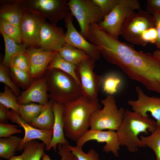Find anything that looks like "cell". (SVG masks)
I'll return each instance as SVG.
<instances>
[{
  "label": "cell",
  "instance_id": "2e32d148",
  "mask_svg": "<svg viewBox=\"0 0 160 160\" xmlns=\"http://www.w3.org/2000/svg\"><path fill=\"white\" fill-rule=\"evenodd\" d=\"M8 119L23 127L25 131V135L20 144L18 151L23 150V146L25 143L33 140L36 139L41 140L45 145L46 150L49 146L51 141L53 130L40 129L30 125L25 122L17 113L12 110L8 112Z\"/></svg>",
  "mask_w": 160,
  "mask_h": 160
},
{
  "label": "cell",
  "instance_id": "9a60e30c",
  "mask_svg": "<svg viewBox=\"0 0 160 160\" xmlns=\"http://www.w3.org/2000/svg\"><path fill=\"white\" fill-rule=\"evenodd\" d=\"M136 90L137 99L128 100V104L133 111L142 116H148V112H150L156 120V125H160V97L148 96L139 87Z\"/></svg>",
  "mask_w": 160,
  "mask_h": 160
},
{
  "label": "cell",
  "instance_id": "f546056e",
  "mask_svg": "<svg viewBox=\"0 0 160 160\" xmlns=\"http://www.w3.org/2000/svg\"><path fill=\"white\" fill-rule=\"evenodd\" d=\"M0 33L18 44L22 42V33L20 28L8 21L0 19Z\"/></svg>",
  "mask_w": 160,
  "mask_h": 160
},
{
  "label": "cell",
  "instance_id": "52a82bcc",
  "mask_svg": "<svg viewBox=\"0 0 160 160\" xmlns=\"http://www.w3.org/2000/svg\"><path fill=\"white\" fill-rule=\"evenodd\" d=\"M140 9L137 0H118L111 12L104 17L99 26L113 38L118 39L122 23L136 10Z\"/></svg>",
  "mask_w": 160,
  "mask_h": 160
},
{
  "label": "cell",
  "instance_id": "603a6c76",
  "mask_svg": "<svg viewBox=\"0 0 160 160\" xmlns=\"http://www.w3.org/2000/svg\"><path fill=\"white\" fill-rule=\"evenodd\" d=\"M58 53L65 60L76 66L90 57L83 51L66 44Z\"/></svg>",
  "mask_w": 160,
  "mask_h": 160
},
{
  "label": "cell",
  "instance_id": "6da1fadb",
  "mask_svg": "<svg viewBox=\"0 0 160 160\" xmlns=\"http://www.w3.org/2000/svg\"><path fill=\"white\" fill-rule=\"evenodd\" d=\"M105 59L130 79L160 94V60L153 53L137 51L132 45L114 39L108 47Z\"/></svg>",
  "mask_w": 160,
  "mask_h": 160
},
{
  "label": "cell",
  "instance_id": "1f68e13d",
  "mask_svg": "<svg viewBox=\"0 0 160 160\" xmlns=\"http://www.w3.org/2000/svg\"><path fill=\"white\" fill-rule=\"evenodd\" d=\"M66 146L78 160H100L99 154L94 149H90L86 153L83 151L82 148L69 145Z\"/></svg>",
  "mask_w": 160,
  "mask_h": 160
},
{
  "label": "cell",
  "instance_id": "cb8c5ba5",
  "mask_svg": "<svg viewBox=\"0 0 160 160\" xmlns=\"http://www.w3.org/2000/svg\"><path fill=\"white\" fill-rule=\"evenodd\" d=\"M22 138L15 136L0 139V157L9 159L18 151Z\"/></svg>",
  "mask_w": 160,
  "mask_h": 160
},
{
  "label": "cell",
  "instance_id": "44dd1931",
  "mask_svg": "<svg viewBox=\"0 0 160 160\" xmlns=\"http://www.w3.org/2000/svg\"><path fill=\"white\" fill-rule=\"evenodd\" d=\"M52 103L53 101L50 100L44 105L41 113L29 124L40 129L52 130L54 121Z\"/></svg>",
  "mask_w": 160,
  "mask_h": 160
},
{
  "label": "cell",
  "instance_id": "ab89813d",
  "mask_svg": "<svg viewBox=\"0 0 160 160\" xmlns=\"http://www.w3.org/2000/svg\"><path fill=\"white\" fill-rule=\"evenodd\" d=\"M152 15L157 33V38L155 44L160 50V11L156 12Z\"/></svg>",
  "mask_w": 160,
  "mask_h": 160
},
{
  "label": "cell",
  "instance_id": "7bdbcfd3",
  "mask_svg": "<svg viewBox=\"0 0 160 160\" xmlns=\"http://www.w3.org/2000/svg\"><path fill=\"white\" fill-rule=\"evenodd\" d=\"M155 56L160 60V50L156 49L152 53Z\"/></svg>",
  "mask_w": 160,
  "mask_h": 160
},
{
  "label": "cell",
  "instance_id": "30bf717a",
  "mask_svg": "<svg viewBox=\"0 0 160 160\" xmlns=\"http://www.w3.org/2000/svg\"><path fill=\"white\" fill-rule=\"evenodd\" d=\"M95 61L89 57L76 66V71L80 81L82 95L88 100L97 103L99 88L104 79L93 71Z\"/></svg>",
  "mask_w": 160,
  "mask_h": 160
},
{
  "label": "cell",
  "instance_id": "277c9868",
  "mask_svg": "<svg viewBox=\"0 0 160 160\" xmlns=\"http://www.w3.org/2000/svg\"><path fill=\"white\" fill-rule=\"evenodd\" d=\"M138 10L125 19L121 27L120 35L131 44L145 46L154 41L155 25L152 15L141 9Z\"/></svg>",
  "mask_w": 160,
  "mask_h": 160
},
{
  "label": "cell",
  "instance_id": "60d3db41",
  "mask_svg": "<svg viewBox=\"0 0 160 160\" xmlns=\"http://www.w3.org/2000/svg\"><path fill=\"white\" fill-rule=\"evenodd\" d=\"M9 109L0 104V123L7 124L8 119Z\"/></svg>",
  "mask_w": 160,
  "mask_h": 160
},
{
  "label": "cell",
  "instance_id": "4316f807",
  "mask_svg": "<svg viewBox=\"0 0 160 160\" xmlns=\"http://www.w3.org/2000/svg\"><path fill=\"white\" fill-rule=\"evenodd\" d=\"M44 105L31 103L20 105V116L25 122L30 124L41 113Z\"/></svg>",
  "mask_w": 160,
  "mask_h": 160
},
{
  "label": "cell",
  "instance_id": "f1b7e54d",
  "mask_svg": "<svg viewBox=\"0 0 160 160\" xmlns=\"http://www.w3.org/2000/svg\"><path fill=\"white\" fill-rule=\"evenodd\" d=\"M140 137L145 146H147L153 151L157 160H160V125H156V129L150 135H140Z\"/></svg>",
  "mask_w": 160,
  "mask_h": 160
},
{
  "label": "cell",
  "instance_id": "4fadbf2b",
  "mask_svg": "<svg viewBox=\"0 0 160 160\" xmlns=\"http://www.w3.org/2000/svg\"><path fill=\"white\" fill-rule=\"evenodd\" d=\"M58 52L33 47L27 48L24 54L30 65L29 74L33 79H39L44 75L49 63Z\"/></svg>",
  "mask_w": 160,
  "mask_h": 160
},
{
  "label": "cell",
  "instance_id": "b9f144b4",
  "mask_svg": "<svg viewBox=\"0 0 160 160\" xmlns=\"http://www.w3.org/2000/svg\"><path fill=\"white\" fill-rule=\"evenodd\" d=\"M9 160H24L22 154L18 156H13Z\"/></svg>",
  "mask_w": 160,
  "mask_h": 160
},
{
  "label": "cell",
  "instance_id": "7c38bea8",
  "mask_svg": "<svg viewBox=\"0 0 160 160\" xmlns=\"http://www.w3.org/2000/svg\"><path fill=\"white\" fill-rule=\"evenodd\" d=\"M91 140H96L98 143H105L103 147V151L106 153L111 152L115 156H119L118 151L120 145L115 131L88 130L76 141V146L82 148L85 143Z\"/></svg>",
  "mask_w": 160,
  "mask_h": 160
},
{
  "label": "cell",
  "instance_id": "7402d4cb",
  "mask_svg": "<svg viewBox=\"0 0 160 160\" xmlns=\"http://www.w3.org/2000/svg\"><path fill=\"white\" fill-rule=\"evenodd\" d=\"M4 41L5 53L1 63L5 67L9 68L10 64L12 59L18 54L24 53L27 48L23 44H18L4 33H1Z\"/></svg>",
  "mask_w": 160,
  "mask_h": 160
},
{
  "label": "cell",
  "instance_id": "484cf974",
  "mask_svg": "<svg viewBox=\"0 0 160 160\" xmlns=\"http://www.w3.org/2000/svg\"><path fill=\"white\" fill-rule=\"evenodd\" d=\"M76 66L67 61L57 53L49 63L47 69L55 68L61 70L73 77L81 86L80 81L76 73Z\"/></svg>",
  "mask_w": 160,
  "mask_h": 160
},
{
  "label": "cell",
  "instance_id": "f35d334b",
  "mask_svg": "<svg viewBox=\"0 0 160 160\" xmlns=\"http://www.w3.org/2000/svg\"><path fill=\"white\" fill-rule=\"evenodd\" d=\"M146 12L151 15L160 11V0H148L146 7Z\"/></svg>",
  "mask_w": 160,
  "mask_h": 160
},
{
  "label": "cell",
  "instance_id": "d6986e66",
  "mask_svg": "<svg viewBox=\"0 0 160 160\" xmlns=\"http://www.w3.org/2000/svg\"><path fill=\"white\" fill-rule=\"evenodd\" d=\"M63 106V104L53 101L52 108L54 116L53 135L51 141L47 151L52 148L56 151L57 146L59 144L65 146L69 145L68 142L65 137L64 132L62 119Z\"/></svg>",
  "mask_w": 160,
  "mask_h": 160
},
{
  "label": "cell",
  "instance_id": "74e56055",
  "mask_svg": "<svg viewBox=\"0 0 160 160\" xmlns=\"http://www.w3.org/2000/svg\"><path fill=\"white\" fill-rule=\"evenodd\" d=\"M17 127L18 126L7 123H0V138H8L13 134L21 133L22 130L18 129Z\"/></svg>",
  "mask_w": 160,
  "mask_h": 160
},
{
  "label": "cell",
  "instance_id": "ffe728a7",
  "mask_svg": "<svg viewBox=\"0 0 160 160\" xmlns=\"http://www.w3.org/2000/svg\"><path fill=\"white\" fill-rule=\"evenodd\" d=\"M0 19L20 27L25 8L18 0L0 1Z\"/></svg>",
  "mask_w": 160,
  "mask_h": 160
},
{
  "label": "cell",
  "instance_id": "d590c367",
  "mask_svg": "<svg viewBox=\"0 0 160 160\" xmlns=\"http://www.w3.org/2000/svg\"><path fill=\"white\" fill-rule=\"evenodd\" d=\"M92 0L94 4L100 7L103 17L111 12L117 4L118 1V0Z\"/></svg>",
  "mask_w": 160,
  "mask_h": 160
},
{
  "label": "cell",
  "instance_id": "d4e9b609",
  "mask_svg": "<svg viewBox=\"0 0 160 160\" xmlns=\"http://www.w3.org/2000/svg\"><path fill=\"white\" fill-rule=\"evenodd\" d=\"M45 144L40 143L35 140L25 143L22 154L24 160H40L45 154Z\"/></svg>",
  "mask_w": 160,
  "mask_h": 160
},
{
  "label": "cell",
  "instance_id": "8d00e7d4",
  "mask_svg": "<svg viewBox=\"0 0 160 160\" xmlns=\"http://www.w3.org/2000/svg\"><path fill=\"white\" fill-rule=\"evenodd\" d=\"M58 153L61 157V160H78L76 157L67 147L61 144L58 145ZM42 160H52L49 156L45 153L42 157Z\"/></svg>",
  "mask_w": 160,
  "mask_h": 160
},
{
  "label": "cell",
  "instance_id": "ba28073f",
  "mask_svg": "<svg viewBox=\"0 0 160 160\" xmlns=\"http://www.w3.org/2000/svg\"><path fill=\"white\" fill-rule=\"evenodd\" d=\"M26 10L39 14L56 25L65 18L69 9L67 0H18Z\"/></svg>",
  "mask_w": 160,
  "mask_h": 160
},
{
  "label": "cell",
  "instance_id": "d6a6232c",
  "mask_svg": "<svg viewBox=\"0 0 160 160\" xmlns=\"http://www.w3.org/2000/svg\"><path fill=\"white\" fill-rule=\"evenodd\" d=\"M9 71V68H6L0 64V81L9 87L16 96H19L21 94L20 90L11 79Z\"/></svg>",
  "mask_w": 160,
  "mask_h": 160
},
{
  "label": "cell",
  "instance_id": "9c48e42d",
  "mask_svg": "<svg viewBox=\"0 0 160 160\" xmlns=\"http://www.w3.org/2000/svg\"><path fill=\"white\" fill-rule=\"evenodd\" d=\"M67 5L78 22L80 33L86 39L90 24H98L103 20L100 7L94 4L92 0H69Z\"/></svg>",
  "mask_w": 160,
  "mask_h": 160
},
{
  "label": "cell",
  "instance_id": "3957f363",
  "mask_svg": "<svg viewBox=\"0 0 160 160\" xmlns=\"http://www.w3.org/2000/svg\"><path fill=\"white\" fill-rule=\"evenodd\" d=\"M156 121L133 111L125 109L122 121L116 131L120 146H125L130 152L137 151L139 148L145 146L139 138L141 133L147 135L156 129Z\"/></svg>",
  "mask_w": 160,
  "mask_h": 160
},
{
  "label": "cell",
  "instance_id": "7a4b0ae2",
  "mask_svg": "<svg viewBox=\"0 0 160 160\" xmlns=\"http://www.w3.org/2000/svg\"><path fill=\"white\" fill-rule=\"evenodd\" d=\"M64 105L63 121L65 135L77 141L90 126L93 113L101 109L98 102H91L83 95Z\"/></svg>",
  "mask_w": 160,
  "mask_h": 160
},
{
  "label": "cell",
  "instance_id": "83f0119b",
  "mask_svg": "<svg viewBox=\"0 0 160 160\" xmlns=\"http://www.w3.org/2000/svg\"><path fill=\"white\" fill-rule=\"evenodd\" d=\"M9 73L15 84L25 90L30 86L34 80L29 73L14 67L9 68Z\"/></svg>",
  "mask_w": 160,
  "mask_h": 160
},
{
  "label": "cell",
  "instance_id": "e0dca14e",
  "mask_svg": "<svg viewBox=\"0 0 160 160\" xmlns=\"http://www.w3.org/2000/svg\"><path fill=\"white\" fill-rule=\"evenodd\" d=\"M65 35L62 28L45 21L41 32L39 47L45 50L58 52L66 44Z\"/></svg>",
  "mask_w": 160,
  "mask_h": 160
},
{
  "label": "cell",
  "instance_id": "8fae6325",
  "mask_svg": "<svg viewBox=\"0 0 160 160\" xmlns=\"http://www.w3.org/2000/svg\"><path fill=\"white\" fill-rule=\"evenodd\" d=\"M45 21L41 15L25 9L20 28L22 42L27 48L39 47L41 32Z\"/></svg>",
  "mask_w": 160,
  "mask_h": 160
},
{
  "label": "cell",
  "instance_id": "5b68a950",
  "mask_svg": "<svg viewBox=\"0 0 160 160\" xmlns=\"http://www.w3.org/2000/svg\"><path fill=\"white\" fill-rule=\"evenodd\" d=\"M44 76L47 83L49 98L64 104L82 95L81 86L70 75L55 68L47 69Z\"/></svg>",
  "mask_w": 160,
  "mask_h": 160
},
{
  "label": "cell",
  "instance_id": "836d02e7",
  "mask_svg": "<svg viewBox=\"0 0 160 160\" xmlns=\"http://www.w3.org/2000/svg\"><path fill=\"white\" fill-rule=\"evenodd\" d=\"M103 83V91L111 95L116 92L121 83V80L115 75L111 74L105 78Z\"/></svg>",
  "mask_w": 160,
  "mask_h": 160
},
{
  "label": "cell",
  "instance_id": "e575fe53",
  "mask_svg": "<svg viewBox=\"0 0 160 160\" xmlns=\"http://www.w3.org/2000/svg\"><path fill=\"white\" fill-rule=\"evenodd\" d=\"M14 67L29 73L30 65L28 60L24 53L18 54L12 60L10 68Z\"/></svg>",
  "mask_w": 160,
  "mask_h": 160
},
{
  "label": "cell",
  "instance_id": "8992f818",
  "mask_svg": "<svg viewBox=\"0 0 160 160\" xmlns=\"http://www.w3.org/2000/svg\"><path fill=\"white\" fill-rule=\"evenodd\" d=\"M100 103L103 108L93 114L90 129L117 131L122 121L125 109L123 107L118 108L114 97L110 95L101 100Z\"/></svg>",
  "mask_w": 160,
  "mask_h": 160
},
{
  "label": "cell",
  "instance_id": "4dcf8cb0",
  "mask_svg": "<svg viewBox=\"0 0 160 160\" xmlns=\"http://www.w3.org/2000/svg\"><path fill=\"white\" fill-rule=\"evenodd\" d=\"M17 97L12 90L5 86L4 91L0 93V104L8 109L11 108L20 116L19 105L17 103Z\"/></svg>",
  "mask_w": 160,
  "mask_h": 160
},
{
  "label": "cell",
  "instance_id": "5bb4252c",
  "mask_svg": "<svg viewBox=\"0 0 160 160\" xmlns=\"http://www.w3.org/2000/svg\"><path fill=\"white\" fill-rule=\"evenodd\" d=\"M73 16L69 12L64 18L65 26L67 30L65 35L66 44L81 49L95 60H98L100 54L98 48L90 43L78 32L73 23Z\"/></svg>",
  "mask_w": 160,
  "mask_h": 160
},
{
  "label": "cell",
  "instance_id": "ac0fdd59",
  "mask_svg": "<svg viewBox=\"0 0 160 160\" xmlns=\"http://www.w3.org/2000/svg\"><path fill=\"white\" fill-rule=\"evenodd\" d=\"M47 92V80L44 76L34 79L30 86L17 97V103L20 105L34 102L44 105L49 101Z\"/></svg>",
  "mask_w": 160,
  "mask_h": 160
}]
</instances>
